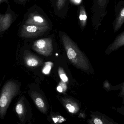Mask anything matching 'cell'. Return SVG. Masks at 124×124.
<instances>
[{"label":"cell","mask_w":124,"mask_h":124,"mask_svg":"<svg viewBox=\"0 0 124 124\" xmlns=\"http://www.w3.org/2000/svg\"><path fill=\"white\" fill-rule=\"evenodd\" d=\"M49 26L38 27L33 25H23L20 36L25 38L39 37L50 29Z\"/></svg>","instance_id":"5"},{"label":"cell","mask_w":124,"mask_h":124,"mask_svg":"<svg viewBox=\"0 0 124 124\" xmlns=\"http://www.w3.org/2000/svg\"><path fill=\"white\" fill-rule=\"evenodd\" d=\"M19 85L13 81H8L3 87L0 98V117L3 119L12 99L18 93Z\"/></svg>","instance_id":"2"},{"label":"cell","mask_w":124,"mask_h":124,"mask_svg":"<svg viewBox=\"0 0 124 124\" xmlns=\"http://www.w3.org/2000/svg\"><path fill=\"white\" fill-rule=\"evenodd\" d=\"M12 22V16L10 14L0 15V32L3 31L10 27Z\"/></svg>","instance_id":"12"},{"label":"cell","mask_w":124,"mask_h":124,"mask_svg":"<svg viewBox=\"0 0 124 124\" xmlns=\"http://www.w3.org/2000/svg\"><path fill=\"white\" fill-rule=\"evenodd\" d=\"M22 99H21L16 104V110L20 120L22 122L24 118L25 110L24 104Z\"/></svg>","instance_id":"15"},{"label":"cell","mask_w":124,"mask_h":124,"mask_svg":"<svg viewBox=\"0 0 124 124\" xmlns=\"http://www.w3.org/2000/svg\"><path fill=\"white\" fill-rule=\"evenodd\" d=\"M52 119L54 122L56 124L62 123L63 122L66 121V119L61 115H58V116L54 117H53Z\"/></svg>","instance_id":"20"},{"label":"cell","mask_w":124,"mask_h":124,"mask_svg":"<svg viewBox=\"0 0 124 124\" xmlns=\"http://www.w3.org/2000/svg\"><path fill=\"white\" fill-rule=\"evenodd\" d=\"M90 116L91 119L87 120L89 124H117L108 116L99 111L92 112Z\"/></svg>","instance_id":"7"},{"label":"cell","mask_w":124,"mask_h":124,"mask_svg":"<svg viewBox=\"0 0 124 124\" xmlns=\"http://www.w3.org/2000/svg\"><path fill=\"white\" fill-rule=\"evenodd\" d=\"M79 20L81 28L84 29L87 24V15L85 7L83 5L80 8Z\"/></svg>","instance_id":"14"},{"label":"cell","mask_w":124,"mask_h":124,"mask_svg":"<svg viewBox=\"0 0 124 124\" xmlns=\"http://www.w3.org/2000/svg\"><path fill=\"white\" fill-rule=\"evenodd\" d=\"M115 18L112 23L115 33L118 31L124 23V1L118 3L115 6Z\"/></svg>","instance_id":"6"},{"label":"cell","mask_w":124,"mask_h":124,"mask_svg":"<svg viewBox=\"0 0 124 124\" xmlns=\"http://www.w3.org/2000/svg\"><path fill=\"white\" fill-rule=\"evenodd\" d=\"M7 2V0H0V3H2L3 2Z\"/></svg>","instance_id":"23"},{"label":"cell","mask_w":124,"mask_h":124,"mask_svg":"<svg viewBox=\"0 0 124 124\" xmlns=\"http://www.w3.org/2000/svg\"><path fill=\"white\" fill-rule=\"evenodd\" d=\"M58 72L59 75L60 77V78L62 81L65 83L68 82L69 79H68L67 76L66 75V73H65L63 68L61 67H59Z\"/></svg>","instance_id":"18"},{"label":"cell","mask_w":124,"mask_h":124,"mask_svg":"<svg viewBox=\"0 0 124 124\" xmlns=\"http://www.w3.org/2000/svg\"><path fill=\"white\" fill-rule=\"evenodd\" d=\"M66 0H56V5L58 10L62 9L65 5Z\"/></svg>","instance_id":"21"},{"label":"cell","mask_w":124,"mask_h":124,"mask_svg":"<svg viewBox=\"0 0 124 124\" xmlns=\"http://www.w3.org/2000/svg\"><path fill=\"white\" fill-rule=\"evenodd\" d=\"M57 90L58 91L60 92V93H62V92H63V88L61 86L59 85L58 86V87H57Z\"/></svg>","instance_id":"22"},{"label":"cell","mask_w":124,"mask_h":124,"mask_svg":"<svg viewBox=\"0 0 124 124\" xmlns=\"http://www.w3.org/2000/svg\"><path fill=\"white\" fill-rule=\"evenodd\" d=\"M53 63L50 62H46L45 66L43 69V72L45 74H49L53 67Z\"/></svg>","instance_id":"19"},{"label":"cell","mask_w":124,"mask_h":124,"mask_svg":"<svg viewBox=\"0 0 124 124\" xmlns=\"http://www.w3.org/2000/svg\"><path fill=\"white\" fill-rule=\"evenodd\" d=\"M31 96L39 110L43 113H46L47 107L44 100L40 95L36 92H32Z\"/></svg>","instance_id":"11"},{"label":"cell","mask_w":124,"mask_h":124,"mask_svg":"<svg viewBox=\"0 0 124 124\" xmlns=\"http://www.w3.org/2000/svg\"><path fill=\"white\" fill-rule=\"evenodd\" d=\"M24 60L25 64L31 67L40 66L43 64L42 59L28 51L24 52Z\"/></svg>","instance_id":"10"},{"label":"cell","mask_w":124,"mask_h":124,"mask_svg":"<svg viewBox=\"0 0 124 124\" xmlns=\"http://www.w3.org/2000/svg\"><path fill=\"white\" fill-rule=\"evenodd\" d=\"M123 46H124V31L118 35L113 42L108 46L105 51V54L109 55Z\"/></svg>","instance_id":"9"},{"label":"cell","mask_w":124,"mask_h":124,"mask_svg":"<svg viewBox=\"0 0 124 124\" xmlns=\"http://www.w3.org/2000/svg\"><path fill=\"white\" fill-rule=\"evenodd\" d=\"M120 88V84L116 86H112L107 80H106L103 83V88L107 92L111 91H116L119 90Z\"/></svg>","instance_id":"17"},{"label":"cell","mask_w":124,"mask_h":124,"mask_svg":"<svg viewBox=\"0 0 124 124\" xmlns=\"http://www.w3.org/2000/svg\"><path fill=\"white\" fill-rule=\"evenodd\" d=\"M110 0H93L91 8V23L96 35L102 21L107 14V7Z\"/></svg>","instance_id":"3"},{"label":"cell","mask_w":124,"mask_h":124,"mask_svg":"<svg viewBox=\"0 0 124 124\" xmlns=\"http://www.w3.org/2000/svg\"><path fill=\"white\" fill-rule=\"evenodd\" d=\"M62 101L64 106L70 113L76 114L79 110V104L72 99H63Z\"/></svg>","instance_id":"13"},{"label":"cell","mask_w":124,"mask_h":124,"mask_svg":"<svg viewBox=\"0 0 124 124\" xmlns=\"http://www.w3.org/2000/svg\"><path fill=\"white\" fill-rule=\"evenodd\" d=\"M119 90L120 91L117 95L119 97L122 98V103L121 107L117 108V111L118 113L124 116V81L120 83Z\"/></svg>","instance_id":"16"},{"label":"cell","mask_w":124,"mask_h":124,"mask_svg":"<svg viewBox=\"0 0 124 124\" xmlns=\"http://www.w3.org/2000/svg\"><path fill=\"white\" fill-rule=\"evenodd\" d=\"M27 25H33L38 27L49 26L47 21L41 15L35 13L30 14L25 22Z\"/></svg>","instance_id":"8"},{"label":"cell","mask_w":124,"mask_h":124,"mask_svg":"<svg viewBox=\"0 0 124 124\" xmlns=\"http://www.w3.org/2000/svg\"><path fill=\"white\" fill-rule=\"evenodd\" d=\"M62 39L70 61L76 68L88 75H94L95 70L89 59L77 44L66 35H63Z\"/></svg>","instance_id":"1"},{"label":"cell","mask_w":124,"mask_h":124,"mask_svg":"<svg viewBox=\"0 0 124 124\" xmlns=\"http://www.w3.org/2000/svg\"><path fill=\"white\" fill-rule=\"evenodd\" d=\"M32 48L37 53L45 56L52 55L53 52V41L51 38H45L35 41Z\"/></svg>","instance_id":"4"},{"label":"cell","mask_w":124,"mask_h":124,"mask_svg":"<svg viewBox=\"0 0 124 124\" xmlns=\"http://www.w3.org/2000/svg\"><path fill=\"white\" fill-rule=\"evenodd\" d=\"M26 0H19V1H21V2H23V1H25Z\"/></svg>","instance_id":"24"}]
</instances>
